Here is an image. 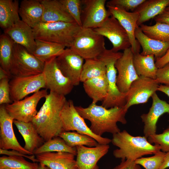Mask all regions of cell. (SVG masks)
Listing matches in <instances>:
<instances>
[{
	"label": "cell",
	"mask_w": 169,
	"mask_h": 169,
	"mask_svg": "<svg viewBox=\"0 0 169 169\" xmlns=\"http://www.w3.org/2000/svg\"><path fill=\"white\" fill-rule=\"evenodd\" d=\"M60 118L63 131H76L79 133L90 136L99 144L107 145L111 142V139L98 136L92 132L84 119L76 110L71 100H66L61 112Z\"/></svg>",
	"instance_id": "cell-8"
},
{
	"label": "cell",
	"mask_w": 169,
	"mask_h": 169,
	"mask_svg": "<svg viewBox=\"0 0 169 169\" xmlns=\"http://www.w3.org/2000/svg\"><path fill=\"white\" fill-rule=\"evenodd\" d=\"M11 74L0 67V80L4 79H10Z\"/></svg>",
	"instance_id": "cell-49"
},
{
	"label": "cell",
	"mask_w": 169,
	"mask_h": 169,
	"mask_svg": "<svg viewBox=\"0 0 169 169\" xmlns=\"http://www.w3.org/2000/svg\"><path fill=\"white\" fill-rule=\"evenodd\" d=\"M56 58L45 63L43 74L46 88L59 95L69 94L74 86L70 80L63 73L57 64Z\"/></svg>",
	"instance_id": "cell-10"
},
{
	"label": "cell",
	"mask_w": 169,
	"mask_h": 169,
	"mask_svg": "<svg viewBox=\"0 0 169 169\" xmlns=\"http://www.w3.org/2000/svg\"><path fill=\"white\" fill-rule=\"evenodd\" d=\"M169 168V152L166 153L163 162L159 169H166Z\"/></svg>",
	"instance_id": "cell-48"
},
{
	"label": "cell",
	"mask_w": 169,
	"mask_h": 169,
	"mask_svg": "<svg viewBox=\"0 0 169 169\" xmlns=\"http://www.w3.org/2000/svg\"><path fill=\"white\" fill-rule=\"evenodd\" d=\"M84 59L70 48L56 58L58 65L63 74L69 78L73 85L79 84Z\"/></svg>",
	"instance_id": "cell-17"
},
{
	"label": "cell",
	"mask_w": 169,
	"mask_h": 169,
	"mask_svg": "<svg viewBox=\"0 0 169 169\" xmlns=\"http://www.w3.org/2000/svg\"><path fill=\"white\" fill-rule=\"evenodd\" d=\"M135 164L134 161L128 159L121 160L120 163L112 169H131Z\"/></svg>",
	"instance_id": "cell-47"
},
{
	"label": "cell",
	"mask_w": 169,
	"mask_h": 169,
	"mask_svg": "<svg viewBox=\"0 0 169 169\" xmlns=\"http://www.w3.org/2000/svg\"><path fill=\"white\" fill-rule=\"evenodd\" d=\"M156 80L159 84L169 86V62L158 69Z\"/></svg>",
	"instance_id": "cell-43"
},
{
	"label": "cell",
	"mask_w": 169,
	"mask_h": 169,
	"mask_svg": "<svg viewBox=\"0 0 169 169\" xmlns=\"http://www.w3.org/2000/svg\"><path fill=\"white\" fill-rule=\"evenodd\" d=\"M4 33L15 43L24 47L30 53L33 54L34 52L36 44L33 28L22 20L4 30Z\"/></svg>",
	"instance_id": "cell-21"
},
{
	"label": "cell",
	"mask_w": 169,
	"mask_h": 169,
	"mask_svg": "<svg viewBox=\"0 0 169 169\" xmlns=\"http://www.w3.org/2000/svg\"><path fill=\"white\" fill-rule=\"evenodd\" d=\"M104 37L93 29L82 28L69 48L85 60L98 58L106 49Z\"/></svg>",
	"instance_id": "cell-6"
},
{
	"label": "cell",
	"mask_w": 169,
	"mask_h": 169,
	"mask_svg": "<svg viewBox=\"0 0 169 169\" xmlns=\"http://www.w3.org/2000/svg\"><path fill=\"white\" fill-rule=\"evenodd\" d=\"M159 84L156 79L142 76L131 84L127 93L126 110L131 106L147 102L149 98L157 91Z\"/></svg>",
	"instance_id": "cell-14"
},
{
	"label": "cell",
	"mask_w": 169,
	"mask_h": 169,
	"mask_svg": "<svg viewBox=\"0 0 169 169\" xmlns=\"http://www.w3.org/2000/svg\"><path fill=\"white\" fill-rule=\"evenodd\" d=\"M165 10H169V5L167 6V7L165 9Z\"/></svg>",
	"instance_id": "cell-53"
},
{
	"label": "cell",
	"mask_w": 169,
	"mask_h": 169,
	"mask_svg": "<svg viewBox=\"0 0 169 169\" xmlns=\"http://www.w3.org/2000/svg\"><path fill=\"white\" fill-rule=\"evenodd\" d=\"M76 147V160L78 169H99L97 163L107 154L110 146L98 144L94 147L79 146Z\"/></svg>",
	"instance_id": "cell-19"
},
{
	"label": "cell",
	"mask_w": 169,
	"mask_h": 169,
	"mask_svg": "<svg viewBox=\"0 0 169 169\" xmlns=\"http://www.w3.org/2000/svg\"><path fill=\"white\" fill-rule=\"evenodd\" d=\"M146 0H111L106 3V5L117 7L128 11L134 12Z\"/></svg>",
	"instance_id": "cell-41"
},
{
	"label": "cell",
	"mask_w": 169,
	"mask_h": 169,
	"mask_svg": "<svg viewBox=\"0 0 169 169\" xmlns=\"http://www.w3.org/2000/svg\"><path fill=\"white\" fill-rule=\"evenodd\" d=\"M14 42L7 34L0 37V67L9 73L12 63Z\"/></svg>",
	"instance_id": "cell-34"
},
{
	"label": "cell",
	"mask_w": 169,
	"mask_h": 169,
	"mask_svg": "<svg viewBox=\"0 0 169 169\" xmlns=\"http://www.w3.org/2000/svg\"><path fill=\"white\" fill-rule=\"evenodd\" d=\"M166 153L162 151L148 157H142L136 160L135 163L145 169H159L162 164Z\"/></svg>",
	"instance_id": "cell-38"
},
{
	"label": "cell",
	"mask_w": 169,
	"mask_h": 169,
	"mask_svg": "<svg viewBox=\"0 0 169 169\" xmlns=\"http://www.w3.org/2000/svg\"><path fill=\"white\" fill-rule=\"evenodd\" d=\"M83 85L93 102L102 101L107 96L108 84L106 74L87 80L83 82Z\"/></svg>",
	"instance_id": "cell-27"
},
{
	"label": "cell",
	"mask_w": 169,
	"mask_h": 169,
	"mask_svg": "<svg viewBox=\"0 0 169 169\" xmlns=\"http://www.w3.org/2000/svg\"><path fill=\"white\" fill-rule=\"evenodd\" d=\"M156 23H161L169 24V10H165L154 18Z\"/></svg>",
	"instance_id": "cell-46"
},
{
	"label": "cell",
	"mask_w": 169,
	"mask_h": 169,
	"mask_svg": "<svg viewBox=\"0 0 169 169\" xmlns=\"http://www.w3.org/2000/svg\"><path fill=\"white\" fill-rule=\"evenodd\" d=\"M48 94L46 90H41L22 100L5 105L6 110L14 120L32 122L38 113L37 107L38 103Z\"/></svg>",
	"instance_id": "cell-9"
},
{
	"label": "cell",
	"mask_w": 169,
	"mask_h": 169,
	"mask_svg": "<svg viewBox=\"0 0 169 169\" xmlns=\"http://www.w3.org/2000/svg\"><path fill=\"white\" fill-rule=\"evenodd\" d=\"M9 79L0 80V105H7L12 103L10 96Z\"/></svg>",
	"instance_id": "cell-42"
},
{
	"label": "cell",
	"mask_w": 169,
	"mask_h": 169,
	"mask_svg": "<svg viewBox=\"0 0 169 169\" xmlns=\"http://www.w3.org/2000/svg\"><path fill=\"white\" fill-rule=\"evenodd\" d=\"M157 91H161L166 94L169 98V86L164 85L159 86Z\"/></svg>",
	"instance_id": "cell-50"
},
{
	"label": "cell",
	"mask_w": 169,
	"mask_h": 169,
	"mask_svg": "<svg viewBox=\"0 0 169 169\" xmlns=\"http://www.w3.org/2000/svg\"><path fill=\"white\" fill-rule=\"evenodd\" d=\"M14 119L9 114L5 105L0 106V149L14 150L23 154L33 155L20 144L15 136L13 124Z\"/></svg>",
	"instance_id": "cell-16"
},
{
	"label": "cell",
	"mask_w": 169,
	"mask_h": 169,
	"mask_svg": "<svg viewBox=\"0 0 169 169\" xmlns=\"http://www.w3.org/2000/svg\"><path fill=\"white\" fill-rule=\"evenodd\" d=\"M168 62H169V48L163 56L156 59L155 64L158 69L162 67Z\"/></svg>",
	"instance_id": "cell-45"
},
{
	"label": "cell",
	"mask_w": 169,
	"mask_h": 169,
	"mask_svg": "<svg viewBox=\"0 0 169 169\" xmlns=\"http://www.w3.org/2000/svg\"><path fill=\"white\" fill-rule=\"evenodd\" d=\"M13 123L23 138L25 143L24 148L33 155L34 151L43 145L45 141L32 122H26L14 120Z\"/></svg>",
	"instance_id": "cell-26"
},
{
	"label": "cell",
	"mask_w": 169,
	"mask_h": 169,
	"mask_svg": "<svg viewBox=\"0 0 169 169\" xmlns=\"http://www.w3.org/2000/svg\"><path fill=\"white\" fill-rule=\"evenodd\" d=\"M40 1L43 7L42 22H75L59 0H40Z\"/></svg>",
	"instance_id": "cell-23"
},
{
	"label": "cell",
	"mask_w": 169,
	"mask_h": 169,
	"mask_svg": "<svg viewBox=\"0 0 169 169\" xmlns=\"http://www.w3.org/2000/svg\"><path fill=\"white\" fill-rule=\"evenodd\" d=\"M151 97L152 104L148 112L141 116L144 124V136L146 138L156 133V124L160 117L165 113H169V104L160 99L156 93Z\"/></svg>",
	"instance_id": "cell-20"
},
{
	"label": "cell",
	"mask_w": 169,
	"mask_h": 169,
	"mask_svg": "<svg viewBox=\"0 0 169 169\" xmlns=\"http://www.w3.org/2000/svg\"><path fill=\"white\" fill-rule=\"evenodd\" d=\"M36 47L33 54L44 63L57 57L64 51L65 47L48 41L35 39Z\"/></svg>",
	"instance_id": "cell-30"
},
{
	"label": "cell",
	"mask_w": 169,
	"mask_h": 169,
	"mask_svg": "<svg viewBox=\"0 0 169 169\" xmlns=\"http://www.w3.org/2000/svg\"><path fill=\"white\" fill-rule=\"evenodd\" d=\"M43 7L40 0H23L20 3L19 14L22 20L32 28L42 22Z\"/></svg>",
	"instance_id": "cell-25"
},
{
	"label": "cell",
	"mask_w": 169,
	"mask_h": 169,
	"mask_svg": "<svg viewBox=\"0 0 169 169\" xmlns=\"http://www.w3.org/2000/svg\"><path fill=\"white\" fill-rule=\"evenodd\" d=\"M32 122L39 135L47 141L63 131L60 113L67 100L65 96L50 92Z\"/></svg>",
	"instance_id": "cell-2"
},
{
	"label": "cell",
	"mask_w": 169,
	"mask_h": 169,
	"mask_svg": "<svg viewBox=\"0 0 169 169\" xmlns=\"http://www.w3.org/2000/svg\"><path fill=\"white\" fill-rule=\"evenodd\" d=\"M82 28L75 22H41L33 29L35 39L52 42L69 48Z\"/></svg>",
	"instance_id": "cell-4"
},
{
	"label": "cell",
	"mask_w": 169,
	"mask_h": 169,
	"mask_svg": "<svg viewBox=\"0 0 169 169\" xmlns=\"http://www.w3.org/2000/svg\"><path fill=\"white\" fill-rule=\"evenodd\" d=\"M104 62L99 58L85 60L80 77V82L106 74Z\"/></svg>",
	"instance_id": "cell-32"
},
{
	"label": "cell",
	"mask_w": 169,
	"mask_h": 169,
	"mask_svg": "<svg viewBox=\"0 0 169 169\" xmlns=\"http://www.w3.org/2000/svg\"><path fill=\"white\" fill-rule=\"evenodd\" d=\"M139 27L142 32L150 38L169 43V24L157 22L152 26L143 24Z\"/></svg>",
	"instance_id": "cell-36"
},
{
	"label": "cell",
	"mask_w": 169,
	"mask_h": 169,
	"mask_svg": "<svg viewBox=\"0 0 169 169\" xmlns=\"http://www.w3.org/2000/svg\"></svg>",
	"instance_id": "cell-54"
},
{
	"label": "cell",
	"mask_w": 169,
	"mask_h": 169,
	"mask_svg": "<svg viewBox=\"0 0 169 169\" xmlns=\"http://www.w3.org/2000/svg\"><path fill=\"white\" fill-rule=\"evenodd\" d=\"M122 54L119 52H114L111 49H106L98 58L104 62L106 68L108 90L107 96L102 101L101 105L107 109L124 107L126 104L127 93L120 92L118 88L116 82L117 72L115 67L116 62Z\"/></svg>",
	"instance_id": "cell-5"
},
{
	"label": "cell",
	"mask_w": 169,
	"mask_h": 169,
	"mask_svg": "<svg viewBox=\"0 0 169 169\" xmlns=\"http://www.w3.org/2000/svg\"><path fill=\"white\" fill-rule=\"evenodd\" d=\"M169 4V0H146L135 11L139 15L138 26L164 11Z\"/></svg>",
	"instance_id": "cell-28"
},
{
	"label": "cell",
	"mask_w": 169,
	"mask_h": 169,
	"mask_svg": "<svg viewBox=\"0 0 169 169\" xmlns=\"http://www.w3.org/2000/svg\"><path fill=\"white\" fill-rule=\"evenodd\" d=\"M58 136L63 139L68 146L72 147L79 146L92 147L99 144L90 136L75 131H63Z\"/></svg>",
	"instance_id": "cell-35"
},
{
	"label": "cell",
	"mask_w": 169,
	"mask_h": 169,
	"mask_svg": "<svg viewBox=\"0 0 169 169\" xmlns=\"http://www.w3.org/2000/svg\"><path fill=\"white\" fill-rule=\"evenodd\" d=\"M37 162H31L23 157L3 156L0 157V169H36Z\"/></svg>",
	"instance_id": "cell-37"
},
{
	"label": "cell",
	"mask_w": 169,
	"mask_h": 169,
	"mask_svg": "<svg viewBox=\"0 0 169 169\" xmlns=\"http://www.w3.org/2000/svg\"><path fill=\"white\" fill-rule=\"evenodd\" d=\"M147 139L151 144L159 145L162 151L169 152V126L162 133L151 135Z\"/></svg>",
	"instance_id": "cell-40"
},
{
	"label": "cell",
	"mask_w": 169,
	"mask_h": 169,
	"mask_svg": "<svg viewBox=\"0 0 169 169\" xmlns=\"http://www.w3.org/2000/svg\"><path fill=\"white\" fill-rule=\"evenodd\" d=\"M68 152L75 156L77 154L76 147H70L59 136L45 141L43 145L34 151L33 154L36 155L47 152Z\"/></svg>",
	"instance_id": "cell-33"
},
{
	"label": "cell",
	"mask_w": 169,
	"mask_h": 169,
	"mask_svg": "<svg viewBox=\"0 0 169 169\" xmlns=\"http://www.w3.org/2000/svg\"><path fill=\"white\" fill-rule=\"evenodd\" d=\"M18 0H0V26L4 30L20 20Z\"/></svg>",
	"instance_id": "cell-29"
},
{
	"label": "cell",
	"mask_w": 169,
	"mask_h": 169,
	"mask_svg": "<svg viewBox=\"0 0 169 169\" xmlns=\"http://www.w3.org/2000/svg\"><path fill=\"white\" fill-rule=\"evenodd\" d=\"M10 96L13 101L22 100L28 95L45 88L43 73L23 77H13L9 81Z\"/></svg>",
	"instance_id": "cell-12"
},
{
	"label": "cell",
	"mask_w": 169,
	"mask_h": 169,
	"mask_svg": "<svg viewBox=\"0 0 169 169\" xmlns=\"http://www.w3.org/2000/svg\"><path fill=\"white\" fill-rule=\"evenodd\" d=\"M98 34L107 38L112 43L111 49L117 52L130 47L128 35L118 21L111 16L99 27L94 29Z\"/></svg>",
	"instance_id": "cell-11"
},
{
	"label": "cell",
	"mask_w": 169,
	"mask_h": 169,
	"mask_svg": "<svg viewBox=\"0 0 169 169\" xmlns=\"http://www.w3.org/2000/svg\"><path fill=\"white\" fill-rule=\"evenodd\" d=\"M111 142L118 148L113 151V156L121 160L134 161L145 155L162 151L159 145L151 144L144 136H134L125 130L113 135Z\"/></svg>",
	"instance_id": "cell-3"
},
{
	"label": "cell",
	"mask_w": 169,
	"mask_h": 169,
	"mask_svg": "<svg viewBox=\"0 0 169 169\" xmlns=\"http://www.w3.org/2000/svg\"><path fill=\"white\" fill-rule=\"evenodd\" d=\"M74 156L66 152H47L36 155V158L50 169H78Z\"/></svg>",
	"instance_id": "cell-22"
},
{
	"label": "cell",
	"mask_w": 169,
	"mask_h": 169,
	"mask_svg": "<svg viewBox=\"0 0 169 169\" xmlns=\"http://www.w3.org/2000/svg\"><path fill=\"white\" fill-rule=\"evenodd\" d=\"M81 21L83 28L100 27L111 16L105 8L106 0H82Z\"/></svg>",
	"instance_id": "cell-13"
},
{
	"label": "cell",
	"mask_w": 169,
	"mask_h": 169,
	"mask_svg": "<svg viewBox=\"0 0 169 169\" xmlns=\"http://www.w3.org/2000/svg\"><path fill=\"white\" fill-rule=\"evenodd\" d=\"M106 6L111 16L118 21L127 33L134 54L139 53L140 45L135 36V31L138 27L137 24L139 17L138 13L136 11H127L118 7Z\"/></svg>",
	"instance_id": "cell-18"
},
{
	"label": "cell",
	"mask_w": 169,
	"mask_h": 169,
	"mask_svg": "<svg viewBox=\"0 0 169 169\" xmlns=\"http://www.w3.org/2000/svg\"><path fill=\"white\" fill-rule=\"evenodd\" d=\"M135 36L142 49L143 56L153 55L156 59L163 56L169 48V43L152 39L145 35L139 26L136 29Z\"/></svg>",
	"instance_id": "cell-24"
},
{
	"label": "cell",
	"mask_w": 169,
	"mask_h": 169,
	"mask_svg": "<svg viewBox=\"0 0 169 169\" xmlns=\"http://www.w3.org/2000/svg\"><path fill=\"white\" fill-rule=\"evenodd\" d=\"M36 169H50L49 168L44 164L39 163L38 164V167Z\"/></svg>",
	"instance_id": "cell-51"
},
{
	"label": "cell",
	"mask_w": 169,
	"mask_h": 169,
	"mask_svg": "<svg viewBox=\"0 0 169 169\" xmlns=\"http://www.w3.org/2000/svg\"><path fill=\"white\" fill-rule=\"evenodd\" d=\"M154 57L153 55L143 56L139 53L134 54L133 64L139 76L156 79L158 68L155 64Z\"/></svg>",
	"instance_id": "cell-31"
},
{
	"label": "cell",
	"mask_w": 169,
	"mask_h": 169,
	"mask_svg": "<svg viewBox=\"0 0 169 169\" xmlns=\"http://www.w3.org/2000/svg\"><path fill=\"white\" fill-rule=\"evenodd\" d=\"M0 154L1 155H7L8 156H14L25 157L32 160L33 162H38V160L36 158H35L34 155H26L14 150L10 151L0 149Z\"/></svg>",
	"instance_id": "cell-44"
},
{
	"label": "cell",
	"mask_w": 169,
	"mask_h": 169,
	"mask_svg": "<svg viewBox=\"0 0 169 169\" xmlns=\"http://www.w3.org/2000/svg\"><path fill=\"white\" fill-rule=\"evenodd\" d=\"M131 169H142V168L140 165L135 164Z\"/></svg>",
	"instance_id": "cell-52"
},
{
	"label": "cell",
	"mask_w": 169,
	"mask_h": 169,
	"mask_svg": "<svg viewBox=\"0 0 169 169\" xmlns=\"http://www.w3.org/2000/svg\"><path fill=\"white\" fill-rule=\"evenodd\" d=\"M133 55L130 47L123 51L122 55L117 60L115 64L118 73L117 86L122 93H126L133 82L139 77L134 66Z\"/></svg>",
	"instance_id": "cell-15"
},
{
	"label": "cell",
	"mask_w": 169,
	"mask_h": 169,
	"mask_svg": "<svg viewBox=\"0 0 169 169\" xmlns=\"http://www.w3.org/2000/svg\"><path fill=\"white\" fill-rule=\"evenodd\" d=\"M75 22L82 27L81 0H59Z\"/></svg>",
	"instance_id": "cell-39"
},
{
	"label": "cell",
	"mask_w": 169,
	"mask_h": 169,
	"mask_svg": "<svg viewBox=\"0 0 169 169\" xmlns=\"http://www.w3.org/2000/svg\"><path fill=\"white\" fill-rule=\"evenodd\" d=\"M45 63L22 46L14 43L10 73L13 77H23L43 73Z\"/></svg>",
	"instance_id": "cell-7"
},
{
	"label": "cell",
	"mask_w": 169,
	"mask_h": 169,
	"mask_svg": "<svg viewBox=\"0 0 169 169\" xmlns=\"http://www.w3.org/2000/svg\"><path fill=\"white\" fill-rule=\"evenodd\" d=\"M75 108L82 117L90 122L91 131L98 136H102L105 133H117L120 131L117 122L123 124L127 122L125 116L128 111L124 107L107 109L92 102L87 107L79 106Z\"/></svg>",
	"instance_id": "cell-1"
}]
</instances>
